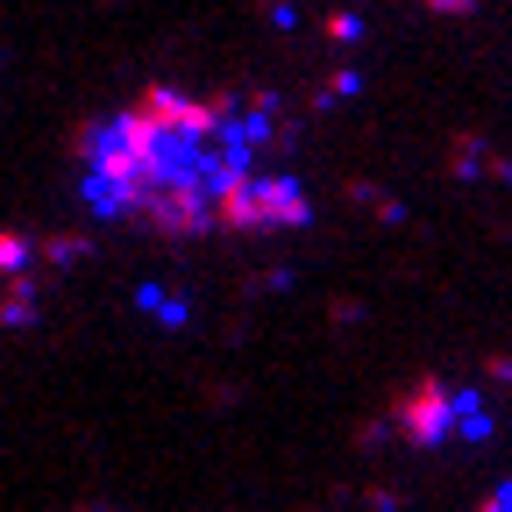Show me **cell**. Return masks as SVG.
<instances>
[{
    "mask_svg": "<svg viewBox=\"0 0 512 512\" xmlns=\"http://www.w3.org/2000/svg\"><path fill=\"white\" fill-rule=\"evenodd\" d=\"M72 185L93 221L157 235H285L313 192L278 164V107L256 93L150 86L93 114L72 143Z\"/></svg>",
    "mask_w": 512,
    "mask_h": 512,
    "instance_id": "obj_1",
    "label": "cell"
}]
</instances>
